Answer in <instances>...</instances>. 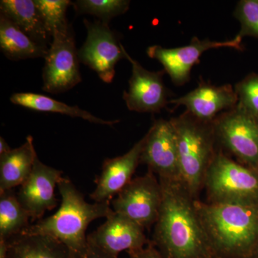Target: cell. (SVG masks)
Returning a JSON list of instances; mask_svg holds the SVG:
<instances>
[{"label":"cell","instance_id":"1","mask_svg":"<svg viewBox=\"0 0 258 258\" xmlns=\"http://www.w3.org/2000/svg\"><path fill=\"white\" fill-rule=\"evenodd\" d=\"M162 203L152 242L165 258H215L195 199L179 181L159 179Z\"/></svg>","mask_w":258,"mask_h":258},{"label":"cell","instance_id":"29","mask_svg":"<svg viewBox=\"0 0 258 258\" xmlns=\"http://www.w3.org/2000/svg\"><path fill=\"white\" fill-rule=\"evenodd\" d=\"M8 241L0 239V258H8Z\"/></svg>","mask_w":258,"mask_h":258},{"label":"cell","instance_id":"10","mask_svg":"<svg viewBox=\"0 0 258 258\" xmlns=\"http://www.w3.org/2000/svg\"><path fill=\"white\" fill-rule=\"evenodd\" d=\"M242 40L237 36L225 41H213L209 39L200 40L194 37L189 45L185 46L166 48L160 45H152L148 47L147 52L149 57L155 59L162 64L174 84L181 86L189 81L191 69L200 62L204 52L221 47L242 50Z\"/></svg>","mask_w":258,"mask_h":258},{"label":"cell","instance_id":"18","mask_svg":"<svg viewBox=\"0 0 258 258\" xmlns=\"http://www.w3.org/2000/svg\"><path fill=\"white\" fill-rule=\"evenodd\" d=\"M37 157L32 136L27 137L21 147L0 156V192L23 184L31 173Z\"/></svg>","mask_w":258,"mask_h":258},{"label":"cell","instance_id":"11","mask_svg":"<svg viewBox=\"0 0 258 258\" xmlns=\"http://www.w3.org/2000/svg\"><path fill=\"white\" fill-rule=\"evenodd\" d=\"M144 139L140 163L159 179L181 181L175 129L171 120H156Z\"/></svg>","mask_w":258,"mask_h":258},{"label":"cell","instance_id":"15","mask_svg":"<svg viewBox=\"0 0 258 258\" xmlns=\"http://www.w3.org/2000/svg\"><path fill=\"white\" fill-rule=\"evenodd\" d=\"M235 88L230 84L216 86L202 83L184 96L172 99L169 104L184 106L190 114L206 123H213L221 113L237 106Z\"/></svg>","mask_w":258,"mask_h":258},{"label":"cell","instance_id":"12","mask_svg":"<svg viewBox=\"0 0 258 258\" xmlns=\"http://www.w3.org/2000/svg\"><path fill=\"white\" fill-rule=\"evenodd\" d=\"M124 54L132 66L128 90L123 95L127 108L139 113H159L169 101V91L163 81L165 71H148L132 58L125 48Z\"/></svg>","mask_w":258,"mask_h":258},{"label":"cell","instance_id":"14","mask_svg":"<svg viewBox=\"0 0 258 258\" xmlns=\"http://www.w3.org/2000/svg\"><path fill=\"white\" fill-rule=\"evenodd\" d=\"M144 230L142 226L113 210L103 225L88 235V242L105 253L118 257L123 251L141 249L151 242L146 237Z\"/></svg>","mask_w":258,"mask_h":258},{"label":"cell","instance_id":"16","mask_svg":"<svg viewBox=\"0 0 258 258\" xmlns=\"http://www.w3.org/2000/svg\"><path fill=\"white\" fill-rule=\"evenodd\" d=\"M144 137L120 157L106 159L101 175L96 180V188L91 195L95 203L110 202L129 184L140 164Z\"/></svg>","mask_w":258,"mask_h":258},{"label":"cell","instance_id":"31","mask_svg":"<svg viewBox=\"0 0 258 258\" xmlns=\"http://www.w3.org/2000/svg\"><path fill=\"white\" fill-rule=\"evenodd\" d=\"M251 258H258V242L254 248L253 252H252V257Z\"/></svg>","mask_w":258,"mask_h":258},{"label":"cell","instance_id":"9","mask_svg":"<svg viewBox=\"0 0 258 258\" xmlns=\"http://www.w3.org/2000/svg\"><path fill=\"white\" fill-rule=\"evenodd\" d=\"M83 23L87 29V38L79 50L80 62L94 71L103 82L111 83L115 66L125 59L124 47L108 24L100 20L92 23L87 19Z\"/></svg>","mask_w":258,"mask_h":258},{"label":"cell","instance_id":"27","mask_svg":"<svg viewBox=\"0 0 258 258\" xmlns=\"http://www.w3.org/2000/svg\"><path fill=\"white\" fill-rule=\"evenodd\" d=\"M127 252L129 258H165L152 241L142 248Z\"/></svg>","mask_w":258,"mask_h":258},{"label":"cell","instance_id":"17","mask_svg":"<svg viewBox=\"0 0 258 258\" xmlns=\"http://www.w3.org/2000/svg\"><path fill=\"white\" fill-rule=\"evenodd\" d=\"M0 10L34 41L49 48L52 37L45 28L35 0H2Z\"/></svg>","mask_w":258,"mask_h":258},{"label":"cell","instance_id":"6","mask_svg":"<svg viewBox=\"0 0 258 258\" xmlns=\"http://www.w3.org/2000/svg\"><path fill=\"white\" fill-rule=\"evenodd\" d=\"M217 142L241 164L258 171V117L237 104L214 120Z\"/></svg>","mask_w":258,"mask_h":258},{"label":"cell","instance_id":"7","mask_svg":"<svg viewBox=\"0 0 258 258\" xmlns=\"http://www.w3.org/2000/svg\"><path fill=\"white\" fill-rule=\"evenodd\" d=\"M45 60L43 91L50 93L66 92L81 82L79 51L71 25L54 32Z\"/></svg>","mask_w":258,"mask_h":258},{"label":"cell","instance_id":"13","mask_svg":"<svg viewBox=\"0 0 258 258\" xmlns=\"http://www.w3.org/2000/svg\"><path fill=\"white\" fill-rule=\"evenodd\" d=\"M62 171L45 165L38 157L31 173L20 185L17 197L32 222L40 220L45 212L56 208L55 187L62 178Z\"/></svg>","mask_w":258,"mask_h":258},{"label":"cell","instance_id":"24","mask_svg":"<svg viewBox=\"0 0 258 258\" xmlns=\"http://www.w3.org/2000/svg\"><path fill=\"white\" fill-rule=\"evenodd\" d=\"M37 9L45 24L49 35L52 37L54 32L64 30L69 26L66 12L72 3L69 0H35Z\"/></svg>","mask_w":258,"mask_h":258},{"label":"cell","instance_id":"26","mask_svg":"<svg viewBox=\"0 0 258 258\" xmlns=\"http://www.w3.org/2000/svg\"><path fill=\"white\" fill-rule=\"evenodd\" d=\"M237 104L258 117V74H249L235 86Z\"/></svg>","mask_w":258,"mask_h":258},{"label":"cell","instance_id":"25","mask_svg":"<svg viewBox=\"0 0 258 258\" xmlns=\"http://www.w3.org/2000/svg\"><path fill=\"white\" fill-rule=\"evenodd\" d=\"M234 15L240 23V32L236 36L240 39L252 37L258 39V0H241Z\"/></svg>","mask_w":258,"mask_h":258},{"label":"cell","instance_id":"3","mask_svg":"<svg viewBox=\"0 0 258 258\" xmlns=\"http://www.w3.org/2000/svg\"><path fill=\"white\" fill-rule=\"evenodd\" d=\"M202 225L218 257L251 258L258 242V205L195 200Z\"/></svg>","mask_w":258,"mask_h":258},{"label":"cell","instance_id":"22","mask_svg":"<svg viewBox=\"0 0 258 258\" xmlns=\"http://www.w3.org/2000/svg\"><path fill=\"white\" fill-rule=\"evenodd\" d=\"M28 212L19 202L14 189L0 192V239L9 240L30 226Z\"/></svg>","mask_w":258,"mask_h":258},{"label":"cell","instance_id":"30","mask_svg":"<svg viewBox=\"0 0 258 258\" xmlns=\"http://www.w3.org/2000/svg\"><path fill=\"white\" fill-rule=\"evenodd\" d=\"M12 150L11 148L7 143L5 139L3 137H0V156L4 155Z\"/></svg>","mask_w":258,"mask_h":258},{"label":"cell","instance_id":"23","mask_svg":"<svg viewBox=\"0 0 258 258\" xmlns=\"http://www.w3.org/2000/svg\"><path fill=\"white\" fill-rule=\"evenodd\" d=\"M79 14L93 15L100 21L108 24L112 19L124 14L129 9L128 0H79L72 3Z\"/></svg>","mask_w":258,"mask_h":258},{"label":"cell","instance_id":"2","mask_svg":"<svg viewBox=\"0 0 258 258\" xmlns=\"http://www.w3.org/2000/svg\"><path fill=\"white\" fill-rule=\"evenodd\" d=\"M61 197L60 208L52 216L30 225L24 235H45L60 241L67 247L70 258H82L88 250L86 230L91 222L111 213L110 202L89 204L69 178L57 184Z\"/></svg>","mask_w":258,"mask_h":258},{"label":"cell","instance_id":"8","mask_svg":"<svg viewBox=\"0 0 258 258\" xmlns=\"http://www.w3.org/2000/svg\"><path fill=\"white\" fill-rule=\"evenodd\" d=\"M162 198L160 181L149 171L132 179L111 203L113 211L149 229L157 222Z\"/></svg>","mask_w":258,"mask_h":258},{"label":"cell","instance_id":"32","mask_svg":"<svg viewBox=\"0 0 258 258\" xmlns=\"http://www.w3.org/2000/svg\"><path fill=\"white\" fill-rule=\"evenodd\" d=\"M215 258H225V257H218V256H217V257H215Z\"/></svg>","mask_w":258,"mask_h":258},{"label":"cell","instance_id":"20","mask_svg":"<svg viewBox=\"0 0 258 258\" xmlns=\"http://www.w3.org/2000/svg\"><path fill=\"white\" fill-rule=\"evenodd\" d=\"M8 243V258H70L67 247L49 235L20 233Z\"/></svg>","mask_w":258,"mask_h":258},{"label":"cell","instance_id":"28","mask_svg":"<svg viewBox=\"0 0 258 258\" xmlns=\"http://www.w3.org/2000/svg\"><path fill=\"white\" fill-rule=\"evenodd\" d=\"M89 245V244H88ZM82 258H118L114 257V256L110 255V254L105 253L102 252L100 249H97L96 247L89 245L88 250L86 255Z\"/></svg>","mask_w":258,"mask_h":258},{"label":"cell","instance_id":"19","mask_svg":"<svg viewBox=\"0 0 258 258\" xmlns=\"http://www.w3.org/2000/svg\"><path fill=\"white\" fill-rule=\"evenodd\" d=\"M0 48L11 60L46 57L48 47L28 36L6 15L0 14Z\"/></svg>","mask_w":258,"mask_h":258},{"label":"cell","instance_id":"4","mask_svg":"<svg viewBox=\"0 0 258 258\" xmlns=\"http://www.w3.org/2000/svg\"><path fill=\"white\" fill-rule=\"evenodd\" d=\"M170 120L177 142L180 181L196 200L217 152L213 123L202 121L187 111Z\"/></svg>","mask_w":258,"mask_h":258},{"label":"cell","instance_id":"21","mask_svg":"<svg viewBox=\"0 0 258 258\" xmlns=\"http://www.w3.org/2000/svg\"><path fill=\"white\" fill-rule=\"evenodd\" d=\"M10 101L18 106L29 109L47 113H60L74 118H81L96 124L112 125L119 122L118 120H106L95 116L88 111L78 106H71L62 102L57 101L50 97L34 93H15L12 95Z\"/></svg>","mask_w":258,"mask_h":258},{"label":"cell","instance_id":"5","mask_svg":"<svg viewBox=\"0 0 258 258\" xmlns=\"http://www.w3.org/2000/svg\"><path fill=\"white\" fill-rule=\"evenodd\" d=\"M208 203L258 205V171L217 151L204 179Z\"/></svg>","mask_w":258,"mask_h":258}]
</instances>
